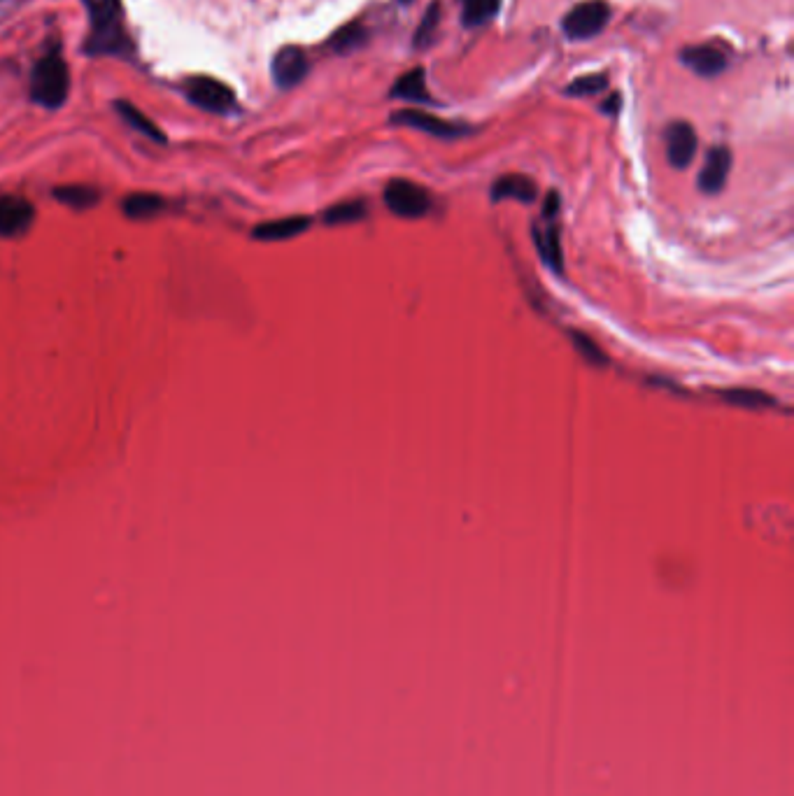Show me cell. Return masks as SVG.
<instances>
[{
  "mask_svg": "<svg viewBox=\"0 0 794 796\" xmlns=\"http://www.w3.org/2000/svg\"><path fill=\"white\" fill-rule=\"evenodd\" d=\"M89 12L87 52L91 56H122L131 59L133 42L124 26V10L119 0H82Z\"/></svg>",
  "mask_w": 794,
  "mask_h": 796,
  "instance_id": "6da1fadb",
  "label": "cell"
},
{
  "mask_svg": "<svg viewBox=\"0 0 794 796\" xmlns=\"http://www.w3.org/2000/svg\"><path fill=\"white\" fill-rule=\"evenodd\" d=\"M70 94V70L59 49L42 56L31 75V96L47 110H59Z\"/></svg>",
  "mask_w": 794,
  "mask_h": 796,
  "instance_id": "7a4b0ae2",
  "label": "cell"
},
{
  "mask_svg": "<svg viewBox=\"0 0 794 796\" xmlns=\"http://www.w3.org/2000/svg\"><path fill=\"white\" fill-rule=\"evenodd\" d=\"M611 19V7L606 0H585L566 12L562 31L571 40H587L604 31Z\"/></svg>",
  "mask_w": 794,
  "mask_h": 796,
  "instance_id": "3957f363",
  "label": "cell"
},
{
  "mask_svg": "<svg viewBox=\"0 0 794 796\" xmlns=\"http://www.w3.org/2000/svg\"><path fill=\"white\" fill-rule=\"evenodd\" d=\"M184 94L196 108H201L205 112H212V115H229V112L236 108V96L233 91L226 87L224 82L215 80V77L208 75H196L189 77L184 82Z\"/></svg>",
  "mask_w": 794,
  "mask_h": 796,
  "instance_id": "277c9868",
  "label": "cell"
},
{
  "mask_svg": "<svg viewBox=\"0 0 794 796\" xmlns=\"http://www.w3.org/2000/svg\"><path fill=\"white\" fill-rule=\"evenodd\" d=\"M385 203L396 217L420 219L431 210L429 191L410 180H392L385 189Z\"/></svg>",
  "mask_w": 794,
  "mask_h": 796,
  "instance_id": "5b68a950",
  "label": "cell"
},
{
  "mask_svg": "<svg viewBox=\"0 0 794 796\" xmlns=\"http://www.w3.org/2000/svg\"><path fill=\"white\" fill-rule=\"evenodd\" d=\"M392 124L406 126V129H415V131H422V133H429V135H434V138H443V140L459 138V135L469 133V129H466V126L448 122V119H441V117H436V115H429V112H424V110H399V112H394Z\"/></svg>",
  "mask_w": 794,
  "mask_h": 796,
  "instance_id": "8992f818",
  "label": "cell"
},
{
  "mask_svg": "<svg viewBox=\"0 0 794 796\" xmlns=\"http://www.w3.org/2000/svg\"><path fill=\"white\" fill-rule=\"evenodd\" d=\"M35 222V208L21 196L0 198V238H19Z\"/></svg>",
  "mask_w": 794,
  "mask_h": 796,
  "instance_id": "52a82bcc",
  "label": "cell"
},
{
  "mask_svg": "<svg viewBox=\"0 0 794 796\" xmlns=\"http://www.w3.org/2000/svg\"><path fill=\"white\" fill-rule=\"evenodd\" d=\"M697 133L687 122H673L666 129V156L673 168H687L697 156Z\"/></svg>",
  "mask_w": 794,
  "mask_h": 796,
  "instance_id": "ba28073f",
  "label": "cell"
},
{
  "mask_svg": "<svg viewBox=\"0 0 794 796\" xmlns=\"http://www.w3.org/2000/svg\"><path fill=\"white\" fill-rule=\"evenodd\" d=\"M729 170H732V152L727 147H711L701 166L699 189L708 196L720 194L725 189Z\"/></svg>",
  "mask_w": 794,
  "mask_h": 796,
  "instance_id": "9c48e42d",
  "label": "cell"
},
{
  "mask_svg": "<svg viewBox=\"0 0 794 796\" xmlns=\"http://www.w3.org/2000/svg\"><path fill=\"white\" fill-rule=\"evenodd\" d=\"M273 80L280 89H292L308 75V59L299 47H282L271 63Z\"/></svg>",
  "mask_w": 794,
  "mask_h": 796,
  "instance_id": "30bf717a",
  "label": "cell"
},
{
  "mask_svg": "<svg viewBox=\"0 0 794 796\" xmlns=\"http://www.w3.org/2000/svg\"><path fill=\"white\" fill-rule=\"evenodd\" d=\"M680 61L701 77H715L727 68V54L713 45H694L680 52Z\"/></svg>",
  "mask_w": 794,
  "mask_h": 796,
  "instance_id": "8fae6325",
  "label": "cell"
},
{
  "mask_svg": "<svg viewBox=\"0 0 794 796\" xmlns=\"http://www.w3.org/2000/svg\"><path fill=\"white\" fill-rule=\"evenodd\" d=\"M310 217H285V219H275V222L259 224L257 229L252 231V236L257 240H264V243H280V240H289L301 236L303 231H308Z\"/></svg>",
  "mask_w": 794,
  "mask_h": 796,
  "instance_id": "7c38bea8",
  "label": "cell"
},
{
  "mask_svg": "<svg viewBox=\"0 0 794 796\" xmlns=\"http://www.w3.org/2000/svg\"><path fill=\"white\" fill-rule=\"evenodd\" d=\"M515 198L520 203L536 201V182L527 175H503L492 184V201Z\"/></svg>",
  "mask_w": 794,
  "mask_h": 796,
  "instance_id": "4fadbf2b",
  "label": "cell"
},
{
  "mask_svg": "<svg viewBox=\"0 0 794 796\" xmlns=\"http://www.w3.org/2000/svg\"><path fill=\"white\" fill-rule=\"evenodd\" d=\"M531 236H534L538 254H541L545 266H548L550 270H555V273H562L564 257H562V243H559L557 226L548 224L545 229H541V226H534V229H531Z\"/></svg>",
  "mask_w": 794,
  "mask_h": 796,
  "instance_id": "5bb4252c",
  "label": "cell"
},
{
  "mask_svg": "<svg viewBox=\"0 0 794 796\" xmlns=\"http://www.w3.org/2000/svg\"><path fill=\"white\" fill-rule=\"evenodd\" d=\"M392 98H403V101H413V103H431L424 70L415 68L410 70L408 75L399 77L392 87Z\"/></svg>",
  "mask_w": 794,
  "mask_h": 796,
  "instance_id": "9a60e30c",
  "label": "cell"
},
{
  "mask_svg": "<svg viewBox=\"0 0 794 796\" xmlns=\"http://www.w3.org/2000/svg\"><path fill=\"white\" fill-rule=\"evenodd\" d=\"M115 110L119 112V117H122L124 122L131 126V129H136L138 133H143L145 138H150V140H154V142H166V135L161 133L159 126L154 124L152 119L147 117L143 110L136 108V105H133V103L117 101V103H115Z\"/></svg>",
  "mask_w": 794,
  "mask_h": 796,
  "instance_id": "2e32d148",
  "label": "cell"
},
{
  "mask_svg": "<svg viewBox=\"0 0 794 796\" xmlns=\"http://www.w3.org/2000/svg\"><path fill=\"white\" fill-rule=\"evenodd\" d=\"M54 198L73 210H89L94 208L101 196H98L94 187H87V184H68V187L54 189Z\"/></svg>",
  "mask_w": 794,
  "mask_h": 796,
  "instance_id": "e0dca14e",
  "label": "cell"
},
{
  "mask_svg": "<svg viewBox=\"0 0 794 796\" xmlns=\"http://www.w3.org/2000/svg\"><path fill=\"white\" fill-rule=\"evenodd\" d=\"M163 210V198L157 194H133L124 201V212L131 219H150Z\"/></svg>",
  "mask_w": 794,
  "mask_h": 796,
  "instance_id": "ac0fdd59",
  "label": "cell"
},
{
  "mask_svg": "<svg viewBox=\"0 0 794 796\" xmlns=\"http://www.w3.org/2000/svg\"><path fill=\"white\" fill-rule=\"evenodd\" d=\"M727 403L739 405V408H750V410H762V408H774L776 401L769 394L757 392V389H725L720 394Z\"/></svg>",
  "mask_w": 794,
  "mask_h": 796,
  "instance_id": "d6986e66",
  "label": "cell"
},
{
  "mask_svg": "<svg viewBox=\"0 0 794 796\" xmlns=\"http://www.w3.org/2000/svg\"><path fill=\"white\" fill-rule=\"evenodd\" d=\"M364 40H366L364 26H361L359 21H352V24L338 28V31L333 33V38H331L329 45H331L333 52L350 54V52H354V49H359L361 45H364Z\"/></svg>",
  "mask_w": 794,
  "mask_h": 796,
  "instance_id": "ffe728a7",
  "label": "cell"
},
{
  "mask_svg": "<svg viewBox=\"0 0 794 796\" xmlns=\"http://www.w3.org/2000/svg\"><path fill=\"white\" fill-rule=\"evenodd\" d=\"M501 0H462V17L466 26H482L499 12Z\"/></svg>",
  "mask_w": 794,
  "mask_h": 796,
  "instance_id": "44dd1931",
  "label": "cell"
},
{
  "mask_svg": "<svg viewBox=\"0 0 794 796\" xmlns=\"http://www.w3.org/2000/svg\"><path fill=\"white\" fill-rule=\"evenodd\" d=\"M366 208L361 201H345L338 205H331L329 210L324 212V224L329 226H343V224H354L359 219H364Z\"/></svg>",
  "mask_w": 794,
  "mask_h": 796,
  "instance_id": "7402d4cb",
  "label": "cell"
},
{
  "mask_svg": "<svg viewBox=\"0 0 794 796\" xmlns=\"http://www.w3.org/2000/svg\"><path fill=\"white\" fill-rule=\"evenodd\" d=\"M571 340H573V345H576V350L580 352V357H583L587 364L597 366V368L608 366V357L604 354V350H601V347L594 343L590 336H585V333H580V331H571Z\"/></svg>",
  "mask_w": 794,
  "mask_h": 796,
  "instance_id": "603a6c76",
  "label": "cell"
},
{
  "mask_svg": "<svg viewBox=\"0 0 794 796\" xmlns=\"http://www.w3.org/2000/svg\"><path fill=\"white\" fill-rule=\"evenodd\" d=\"M606 87H608L606 75H585V77H578L576 82H571L569 87H566V94L576 96V98H585V96L601 94V91H606Z\"/></svg>",
  "mask_w": 794,
  "mask_h": 796,
  "instance_id": "cb8c5ba5",
  "label": "cell"
},
{
  "mask_svg": "<svg viewBox=\"0 0 794 796\" xmlns=\"http://www.w3.org/2000/svg\"><path fill=\"white\" fill-rule=\"evenodd\" d=\"M438 21H441V5L431 3L427 14L422 17L420 28H417V33H415V47L431 45V40H434V35H436Z\"/></svg>",
  "mask_w": 794,
  "mask_h": 796,
  "instance_id": "d4e9b609",
  "label": "cell"
},
{
  "mask_svg": "<svg viewBox=\"0 0 794 796\" xmlns=\"http://www.w3.org/2000/svg\"><path fill=\"white\" fill-rule=\"evenodd\" d=\"M557 210H559V196H557V191H550L548 194V201H545V210H543V215H545V219H550L557 215Z\"/></svg>",
  "mask_w": 794,
  "mask_h": 796,
  "instance_id": "484cf974",
  "label": "cell"
},
{
  "mask_svg": "<svg viewBox=\"0 0 794 796\" xmlns=\"http://www.w3.org/2000/svg\"><path fill=\"white\" fill-rule=\"evenodd\" d=\"M601 108H604V112H611V115H615V112H618V108H620V96H613L611 101H606L604 105H601Z\"/></svg>",
  "mask_w": 794,
  "mask_h": 796,
  "instance_id": "4316f807",
  "label": "cell"
},
{
  "mask_svg": "<svg viewBox=\"0 0 794 796\" xmlns=\"http://www.w3.org/2000/svg\"><path fill=\"white\" fill-rule=\"evenodd\" d=\"M401 3H410V0H401Z\"/></svg>",
  "mask_w": 794,
  "mask_h": 796,
  "instance_id": "83f0119b",
  "label": "cell"
}]
</instances>
